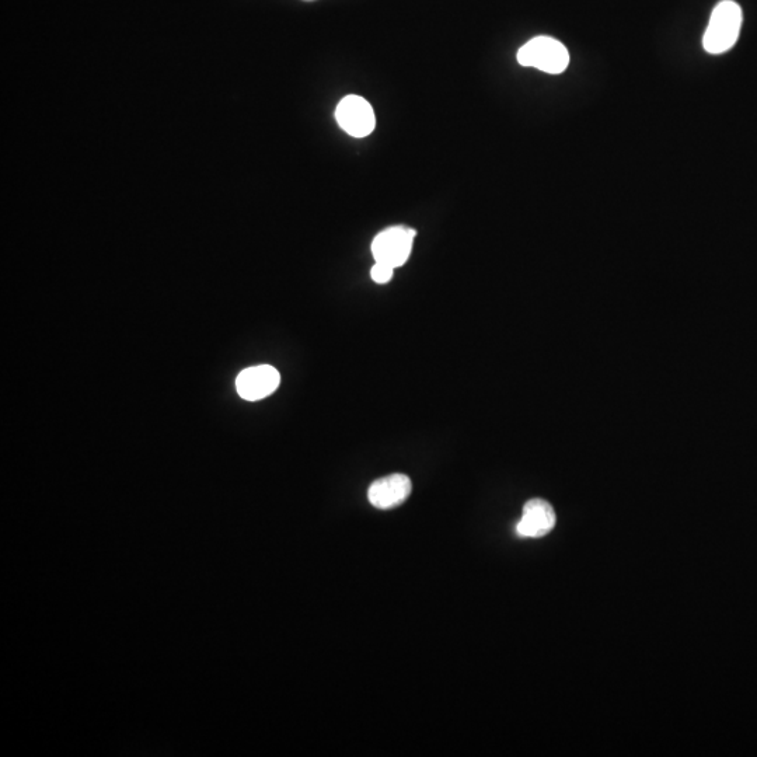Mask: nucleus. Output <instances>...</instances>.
Wrapping results in <instances>:
<instances>
[{
    "label": "nucleus",
    "instance_id": "obj_2",
    "mask_svg": "<svg viewBox=\"0 0 757 757\" xmlns=\"http://www.w3.org/2000/svg\"><path fill=\"white\" fill-rule=\"evenodd\" d=\"M518 62L528 68H536L549 75H560L568 64L570 54L563 43L551 37H536L518 51Z\"/></svg>",
    "mask_w": 757,
    "mask_h": 757
},
{
    "label": "nucleus",
    "instance_id": "obj_1",
    "mask_svg": "<svg viewBox=\"0 0 757 757\" xmlns=\"http://www.w3.org/2000/svg\"><path fill=\"white\" fill-rule=\"evenodd\" d=\"M743 15L741 6L734 0H722L711 13L710 23L703 37L708 54H724L731 50L741 34Z\"/></svg>",
    "mask_w": 757,
    "mask_h": 757
},
{
    "label": "nucleus",
    "instance_id": "obj_8",
    "mask_svg": "<svg viewBox=\"0 0 757 757\" xmlns=\"http://www.w3.org/2000/svg\"><path fill=\"white\" fill-rule=\"evenodd\" d=\"M394 268L390 265L376 263L371 270V277L376 284H387L392 281Z\"/></svg>",
    "mask_w": 757,
    "mask_h": 757
},
{
    "label": "nucleus",
    "instance_id": "obj_7",
    "mask_svg": "<svg viewBox=\"0 0 757 757\" xmlns=\"http://www.w3.org/2000/svg\"><path fill=\"white\" fill-rule=\"evenodd\" d=\"M556 526V512L549 502L535 498L526 502L516 532L522 537H543Z\"/></svg>",
    "mask_w": 757,
    "mask_h": 757
},
{
    "label": "nucleus",
    "instance_id": "obj_3",
    "mask_svg": "<svg viewBox=\"0 0 757 757\" xmlns=\"http://www.w3.org/2000/svg\"><path fill=\"white\" fill-rule=\"evenodd\" d=\"M415 236L417 232L414 229L404 226H393L380 232L372 243L376 263L390 265L394 270L406 264L413 250Z\"/></svg>",
    "mask_w": 757,
    "mask_h": 757
},
{
    "label": "nucleus",
    "instance_id": "obj_4",
    "mask_svg": "<svg viewBox=\"0 0 757 757\" xmlns=\"http://www.w3.org/2000/svg\"><path fill=\"white\" fill-rule=\"evenodd\" d=\"M336 118L341 129L354 138H365L371 135L376 125L375 113L369 101L354 94L340 101Z\"/></svg>",
    "mask_w": 757,
    "mask_h": 757
},
{
    "label": "nucleus",
    "instance_id": "obj_5",
    "mask_svg": "<svg viewBox=\"0 0 757 757\" xmlns=\"http://www.w3.org/2000/svg\"><path fill=\"white\" fill-rule=\"evenodd\" d=\"M281 376L270 365H258L244 369L236 379L239 396L247 401L265 399L278 389Z\"/></svg>",
    "mask_w": 757,
    "mask_h": 757
},
{
    "label": "nucleus",
    "instance_id": "obj_6",
    "mask_svg": "<svg viewBox=\"0 0 757 757\" xmlns=\"http://www.w3.org/2000/svg\"><path fill=\"white\" fill-rule=\"evenodd\" d=\"M413 491V483L406 474L394 473L373 481L369 487L368 498L373 507L393 509L408 500Z\"/></svg>",
    "mask_w": 757,
    "mask_h": 757
}]
</instances>
